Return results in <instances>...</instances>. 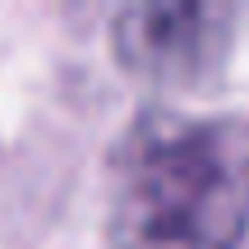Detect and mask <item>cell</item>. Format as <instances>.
I'll return each mask as SVG.
<instances>
[{
	"mask_svg": "<svg viewBox=\"0 0 249 249\" xmlns=\"http://www.w3.org/2000/svg\"><path fill=\"white\" fill-rule=\"evenodd\" d=\"M249 226V124H152L116 189L120 249H235Z\"/></svg>",
	"mask_w": 249,
	"mask_h": 249,
	"instance_id": "6da1fadb",
	"label": "cell"
},
{
	"mask_svg": "<svg viewBox=\"0 0 249 249\" xmlns=\"http://www.w3.org/2000/svg\"><path fill=\"white\" fill-rule=\"evenodd\" d=\"M226 9L222 5H134L111 23L116 55L134 74L157 83H185L217 60L226 42Z\"/></svg>",
	"mask_w": 249,
	"mask_h": 249,
	"instance_id": "7a4b0ae2",
	"label": "cell"
}]
</instances>
